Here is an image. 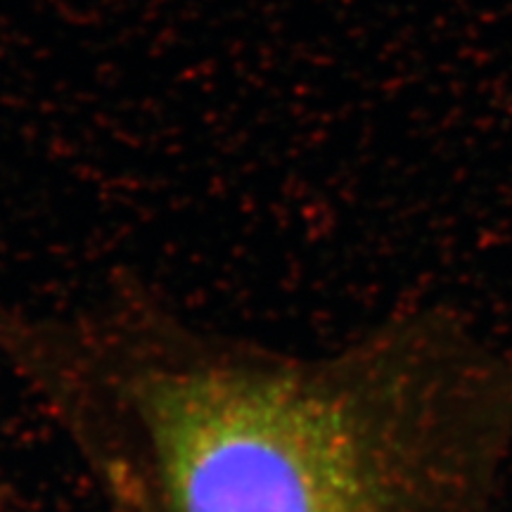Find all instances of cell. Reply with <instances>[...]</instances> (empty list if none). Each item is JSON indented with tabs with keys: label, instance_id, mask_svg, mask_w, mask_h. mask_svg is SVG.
<instances>
[{
	"label": "cell",
	"instance_id": "6da1fadb",
	"mask_svg": "<svg viewBox=\"0 0 512 512\" xmlns=\"http://www.w3.org/2000/svg\"><path fill=\"white\" fill-rule=\"evenodd\" d=\"M0 361L105 512H494L512 458V347L448 306L292 354L140 290L0 302Z\"/></svg>",
	"mask_w": 512,
	"mask_h": 512
}]
</instances>
